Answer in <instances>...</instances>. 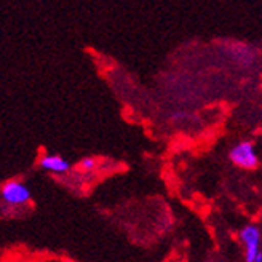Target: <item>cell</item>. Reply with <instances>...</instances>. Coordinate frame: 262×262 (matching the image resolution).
Instances as JSON below:
<instances>
[{
    "mask_svg": "<svg viewBox=\"0 0 262 262\" xmlns=\"http://www.w3.org/2000/svg\"><path fill=\"white\" fill-rule=\"evenodd\" d=\"M32 202L31 187L19 179H10L0 186V203L10 209H24Z\"/></svg>",
    "mask_w": 262,
    "mask_h": 262,
    "instance_id": "6da1fadb",
    "label": "cell"
},
{
    "mask_svg": "<svg viewBox=\"0 0 262 262\" xmlns=\"http://www.w3.org/2000/svg\"><path fill=\"white\" fill-rule=\"evenodd\" d=\"M229 157L233 165L243 169H254L259 165V157L254 149V144L250 141H242L237 146H233Z\"/></svg>",
    "mask_w": 262,
    "mask_h": 262,
    "instance_id": "7a4b0ae2",
    "label": "cell"
},
{
    "mask_svg": "<svg viewBox=\"0 0 262 262\" xmlns=\"http://www.w3.org/2000/svg\"><path fill=\"white\" fill-rule=\"evenodd\" d=\"M38 166H40L45 173L51 176H58V178L69 176L72 171L71 162L66 160L64 157L58 154H43L40 159H38Z\"/></svg>",
    "mask_w": 262,
    "mask_h": 262,
    "instance_id": "3957f363",
    "label": "cell"
},
{
    "mask_svg": "<svg viewBox=\"0 0 262 262\" xmlns=\"http://www.w3.org/2000/svg\"><path fill=\"white\" fill-rule=\"evenodd\" d=\"M242 243L245 245V260L256 262L260 253V232L256 226H246L240 232Z\"/></svg>",
    "mask_w": 262,
    "mask_h": 262,
    "instance_id": "277c9868",
    "label": "cell"
},
{
    "mask_svg": "<svg viewBox=\"0 0 262 262\" xmlns=\"http://www.w3.org/2000/svg\"><path fill=\"white\" fill-rule=\"evenodd\" d=\"M96 168H98V160L95 159V157H83V159L78 162L77 165V173L78 174H91L93 171H96Z\"/></svg>",
    "mask_w": 262,
    "mask_h": 262,
    "instance_id": "5b68a950",
    "label": "cell"
},
{
    "mask_svg": "<svg viewBox=\"0 0 262 262\" xmlns=\"http://www.w3.org/2000/svg\"><path fill=\"white\" fill-rule=\"evenodd\" d=\"M35 262H74V260L69 257H61V256H45V257L37 259Z\"/></svg>",
    "mask_w": 262,
    "mask_h": 262,
    "instance_id": "8992f818",
    "label": "cell"
}]
</instances>
